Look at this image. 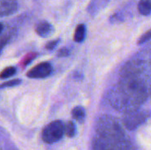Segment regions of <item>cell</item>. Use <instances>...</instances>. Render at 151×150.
<instances>
[{
	"label": "cell",
	"mask_w": 151,
	"mask_h": 150,
	"mask_svg": "<svg viewBox=\"0 0 151 150\" xmlns=\"http://www.w3.org/2000/svg\"><path fill=\"white\" fill-rule=\"evenodd\" d=\"M131 145L119 124L111 117L104 116L96 124L93 150H130Z\"/></svg>",
	"instance_id": "cell-2"
},
{
	"label": "cell",
	"mask_w": 151,
	"mask_h": 150,
	"mask_svg": "<svg viewBox=\"0 0 151 150\" xmlns=\"http://www.w3.org/2000/svg\"><path fill=\"white\" fill-rule=\"evenodd\" d=\"M8 39H9V37H8L7 35L3 36V37L0 39V55H1V53H2V51H3V50H4V46H5L6 43H7Z\"/></svg>",
	"instance_id": "cell-15"
},
{
	"label": "cell",
	"mask_w": 151,
	"mask_h": 150,
	"mask_svg": "<svg viewBox=\"0 0 151 150\" xmlns=\"http://www.w3.org/2000/svg\"><path fill=\"white\" fill-rule=\"evenodd\" d=\"M72 114H73V117L75 120H77L78 122L80 123H82L85 119V117H86V113H85V110L81 107V106H77L75 107L73 111H72Z\"/></svg>",
	"instance_id": "cell-10"
},
{
	"label": "cell",
	"mask_w": 151,
	"mask_h": 150,
	"mask_svg": "<svg viewBox=\"0 0 151 150\" xmlns=\"http://www.w3.org/2000/svg\"><path fill=\"white\" fill-rule=\"evenodd\" d=\"M151 95V67L144 60H134L121 71V77L110 95L111 104L120 111L138 110Z\"/></svg>",
	"instance_id": "cell-1"
},
{
	"label": "cell",
	"mask_w": 151,
	"mask_h": 150,
	"mask_svg": "<svg viewBox=\"0 0 151 150\" xmlns=\"http://www.w3.org/2000/svg\"><path fill=\"white\" fill-rule=\"evenodd\" d=\"M34 58H35V56H34V55H33V56H27V57L25 58V60L23 61V63H22V64H23V65H24V66H26V65H27L28 63H30Z\"/></svg>",
	"instance_id": "cell-18"
},
{
	"label": "cell",
	"mask_w": 151,
	"mask_h": 150,
	"mask_svg": "<svg viewBox=\"0 0 151 150\" xmlns=\"http://www.w3.org/2000/svg\"><path fill=\"white\" fill-rule=\"evenodd\" d=\"M58 43V41H52V42H50L49 43H47L46 45V49L47 50H53Z\"/></svg>",
	"instance_id": "cell-16"
},
{
	"label": "cell",
	"mask_w": 151,
	"mask_h": 150,
	"mask_svg": "<svg viewBox=\"0 0 151 150\" xmlns=\"http://www.w3.org/2000/svg\"><path fill=\"white\" fill-rule=\"evenodd\" d=\"M52 72V66L49 63H40L34 66L27 73V77L31 79H43L50 76Z\"/></svg>",
	"instance_id": "cell-5"
},
{
	"label": "cell",
	"mask_w": 151,
	"mask_h": 150,
	"mask_svg": "<svg viewBox=\"0 0 151 150\" xmlns=\"http://www.w3.org/2000/svg\"><path fill=\"white\" fill-rule=\"evenodd\" d=\"M20 80H18V79H14V80H11L9 81H6L3 84L0 85V88H11V87H14V86H17L20 83Z\"/></svg>",
	"instance_id": "cell-13"
},
{
	"label": "cell",
	"mask_w": 151,
	"mask_h": 150,
	"mask_svg": "<svg viewBox=\"0 0 151 150\" xmlns=\"http://www.w3.org/2000/svg\"><path fill=\"white\" fill-rule=\"evenodd\" d=\"M138 11L142 15H150L151 0H140L138 3Z\"/></svg>",
	"instance_id": "cell-8"
},
{
	"label": "cell",
	"mask_w": 151,
	"mask_h": 150,
	"mask_svg": "<svg viewBox=\"0 0 151 150\" xmlns=\"http://www.w3.org/2000/svg\"><path fill=\"white\" fill-rule=\"evenodd\" d=\"M69 55V50L67 49H61L58 52V57H66Z\"/></svg>",
	"instance_id": "cell-17"
},
{
	"label": "cell",
	"mask_w": 151,
	"mask_h": 150,
	"mask_svg": "<svg viewBox=\"0 0 151 150\" xmlns=\"http://www.w3.org/2000/svg\"><path fill=\"white\" fill-rule=\"evenodd\" d=\"M35 31H36L37 34L40 35L41 37H48L50 34H52L54 28H53L52 25L50 24L49 22L42 21L36 26Z\"/></svg>",
	"instance_id": "cell-7"
},
{
	"label": "cell",
	"mask_w": 151,
	"mask_h": 150,
	"mask_svg": "<svg viewBox=\"0 0 151 150\" xmlns=\"http://www.w3.org/2000/svg\"><path fill=\"white\" fill-rule=\"evenodd\" d=\"M85 36H86V27L83 24H81L75 29L73 39L76 42H81L85 39Z\"/></svg>",
	"instance_id": "cell-9"
},
{
	"label": "cell",
	"mask_w": 151,
	"mask_h": 150,
	"mask_svg": "<svg viewBox=\"0 0 151 150\" xmlns=\"http://www.w3.org/2000/svg\"><path fill=\"white\" fill-rule=\"evenodd\" d=\"M65 133V125L59 120L53 121L45 126L42 133V141L47 144H53L60 141Z\"/></svg>",
	"instance_id": "cell-3"
},
{
	"label": "cell",
	"mask_w": 151,
	"mask_h": 150,
	"mask_svg": "<svg viewBox=\"0 0 151 150\" xmlns=\"http://www.w3.org/2000/svg\"><path fill=\"white\" fill-rule=\"evenodd\" d=\"M3 29H4V26H3V24H2V23H0V34L2 33Z\"/></svg>",
	"instance_id": "cell-19"
},
{
	"label": "cell",
	"mask_w": 151,
	"mask_h": 150,
	"mask_svg": "<svg viewBox=\"0 0 151 150\" xmlns=\"http://www.w3.org/2000/svg\"><path fill=\"white\" fill-rule=\"evenodd\" d=\"M149 114L144 111H133L127 113L124 118V126L128 130H134L146 121Z\"/></svg>",
	"instance_id": "cell-4"
},
{
	"label": "cell",
	"mask_w": 151,
	"mask_h": 150,
	"mask_svg": "<svg viewBox=\"0 0 151 150\" xmlns=\"http://www.w3.org/2000/svg\"><path fill=\"white\" fill-rule=\"evenodd\" d=\"M16 73V69L13 66H9L4 68L1 72H0V79H8L12 77Z\"/></svg>",
	"instance_id": "cell-12"
},
{
	"label": "cell",
	"mask_w": 151,
	"mask_h": 150,
	"mask_svg": "<svg viewBox=\"0 0 151 150\" xmlns=\"http://www.w3.org/2000/svg\"><path fill=\"white\" fill-rule=\"evenodd\" d=\"M18 9L16 0H0V17L13 14Z\"/></svg>",
	"instance_id": "cell-6"
},
{
	"label": "cell",
	"mask_w": 151,
	"mask_h": 150,
	"mask_svg": "<svg viewBox=\"0 0 151 150\" xmlns=\"http://www.w3.org/2000/svg\"><path fill=\"white\" fill-rule=\"evenodd\" d=\"M76 133V126L73 122L69 121L66 125H65V134L69 137L73 138Z\"/></svg>",
	"instance_id": "cell-11"
},
{
	"label": "cell",
	"mask_w": 151,
	"mask_h": 150,
	"mask_svg": "<svg viewBox=\"0 0 151 150\" xmlns=\"http://www.w3.org/2000/svg\"><path fill=\"white\" fill-rule=\"evenodd\" d=\"M151 39V29H150L149 31H147L146 33H144L141 37H140V39L138 40V43L139 44H142V43H144L145 42H147V41H149V40H150Z\"/></svg>",
	"instance_id": "cell-14"
}]
</instances>
